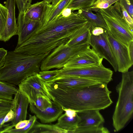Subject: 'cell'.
Instances as JSON below:
<instances>
[{
  "mask_svg": "<svg viewBox=\"0 0 133 133\" xmlns=\"http://www.w3.org/2000/svg\"><path fill=\"white\" fill-rule=\"evenodd\" d=\"M88 22L78 11L67 16L61 15L51 21L42 23L31 37L16 46L14 51L33 55L50 53L66 44L76 30Z\"/></svg>",
  "mask_w": 133,
  "mask_h": 133,
  "instance_id": "obj_1",
  "label": "cell"
},
{
  "mask_svg": "<svg viewBox=\"0 0 133 133\" xmlns=\"http://www.w3.org/2000/svg\"><path fill=\"white\" fill-rule=\"evenodd\" d=\"M52 101L63 109L77 111L104 109L113 103L110 97L111 91L106 83L98 82L86 86L66 87L50 82L45 83Z\"/></svg>",
  "mask_w": 133,
  "mask_h": 133,
  "instance_id": "obj_2",
  "label": "cell"
},
{
  "mask_svg": "<svg viewBox=\"0 0 133 133\" xmlns=\"http://www.w3.org/2000/svg\"><path fill=\"white\" fill-rule=\"evenodd\" d=\"M50 53L33 55L8 51L4 64L0 68V81L18 85L27 77L40 71L42 61Z\"/></svg>",
  "mask_w": 133,
  "mask_h": 133,
  "instance_id": "obj_3",
  "label": "cell"
},
{
  "mask_svg": "<svg viewBox=\"0 0 133 133\" xmlns=\"http://www.w3.org/2000/svg\"><path fill=\"white\" fill-rule=\"evenodd\" d=\"M116 90L118 98L112 116L113 125L118 131L123 128L133 112V71L122 73Z\"/></svg>",
  "mask_w": 133,
  "mask_h": 133,
  "instance_id": "obj_4",
  "label": "cell"
},
{
  "mask_svg": "<svg viewBox=\"0 0 133 133\" xmlns=\"http://www.w3.org/2000/svg\"><path fill=\"white\" fill-rule=\"evenodd\" d=\"M97 12L103 17L108 31L114 38L128 46L133 41V30L123 17L119 1Z\"/></svg>",
  "mask_w": 133,
  "mask_h": 133,
  "instance_id": "obj_5",
  "label": "cell"
},
{
  "mask_svg": "<svg viewBox=\"0 0 133 133\" xmlns=\"http://www.w3.org/2000/svg\"><path fill=\"white\" fill-rule=\"evenodd\" d=\"M90 46L85 45L69 47L66 44H62L54 49L43 60L40 70L46 71L54 68H62L71 58Z\"/></svg>",
  "mask_w": 133,
  "mask_h": 133,
  "instance_id": "obj_6",
  "label": "cell"
},
{
  "mask_svg": "<svg viewBox=\"0 0 133 133\" xmlns=\"http://www.w3.org/2000/svg\"><path fill=\"white\" fill-rule=\"evenodd\" d=\"M113 72L102 64L96 66L66 68L58 70L57 77L66 76H79L91 79L108 84L112 80Z\"/></svg>",
  "mask_w": 133,
  "mask_h": 133,
  "instance_id": "obj_7",
  "label": "cell"
},
{
  "mask_svg": "<svg viewBox=\"0 0 133 133\" xmlns=\"http://www.w3.org/2000/svg\"><path fill=\"white\" fill-rule=\"evenodd\" d=\"M38 73L27 77L18 85V90L27 98L29 104H34L37 99L40 97L53 100L45 83Z\"/></svg>",
  "mask_w": 133,
  "mask_h": 133,
  "instance_id": "obj_8",
  "label": "cell"
},
{
  "mask_svg": "<svg viewBox=\"0 0 133 133\" xmlns=\"http://www.w3.org/2000/svg\"><path fill=\"white\" fill-rule=\"evenodd\" d=\"M107 34L108 41L116 61L117 71L122 73L128 71L133 64L128 46L114 38L107 30Z\"/></svg>",
  "mask_w": 133,
  "mask_h": 133,
  "instance_id": "obj_9",
  "label": "cell"
},
{
  "mask_svg": "<svg viewBox=\"0 0 133 133\" xmlns=\"http://www.w3.org/2000/svg\"><path fill=\"white\" fill-rule=\"evenodd\" d=\"M103 59L89 47L72 57L63 68H76L97 66L102 64Z\"/></svg>",
  "mask_w": 133,
  "mask_h": 133,
  "instance_id": "obj_10",
  "label": "cell"
},
{
  "mask_svg": "<svg viewBox=\"0 0 133 133\" xmlns=\"http://www.w3.org/2000/svg\"><path fill=\"white\" fill-rule=\"evenodd\" d=\"M107 30L105 29L103 34L98 36L91 34L89 45L100 57L107 60L112 66L115 71L116 72L117 65L108 40Z\"/></svg>",
  "mask_w": 133,
  "mask_h": 133,
  "instance_id": "obj_11",
  "label": "cell"
},
{
  "mask_svg": "<svg viewBox=\"0 0 133 133\" xmlns=\"http://www.w3.org/2000/svg\"><path fill=\"white\" fill-rule=\"evenodd\" d=\"M98 110H90L77 112L80 121L73 133H79L84 129L97 127L103 125L104 119Z\"/></svg>",
  "mask_w": 133,
  "mask_h": 133,
  "instance_id": "obj_12",
  "label": "cell"
},
{
  "mask_svg": "<svg viewBox=\"0 0 133 133\" xmlns=\"http://www.w3.org/2000/svg\"><path fill=\"white\" fill-rule=\"evenodd\" d=\"M42 22L31 20L25 15V12L19 13L17 18L18 27L17 35L18 36L17 46L28 39L41 24Z\"/></svg>",
  "mask_w": 133,
  "mask_h": 133,
  "instance_id": "obj_13",
  "label": "cell"
},
{
  "mask_svg": "<svg viewBox=\"0 0 133 133\" xmlns=\"http://www.w3.org/2000/svg\"><path fill=\"white\" fill-rule=\"evenodd\" d=\"M14 96L11 109L14 111L15 118L11 121V125H6L4 128L5 129L13 128L19 121L26 119L29 101L18 89Z\"/></svg>",
  "mask_w": 133,
  "mask_h": 133,
  "instance_id": "obj_14",
  "label": "cell"
},
{
  "mask_svg": "<svg viewBox=\"0 0 133 133\" xmlns=\"http://www.w3.org/2000/svg\"><path fill=\"white\" fill-rule=\"evenodd\" d=\"M52 107L42 110L38 109L34 104H29L30 110L43 123L54 122L58 119L64 111L63 108L58 104L52 101Z\"/></svg>",
  "mask_w": 133,
  "mask_h": 133,
  "instance_id": "obj_15",
  "label": "cell"
},
{
  "mask_svg": "<svg viewBox=\"0 0 133 133\" xmlns=\"http://www.w3.org/2000/svg\"><path fill=\"white\" fill-rule=\"evenodd\" d=\"M5 6L8 9L6 22L0 41H8L13 36L17 35L18 27L15 15V0H6Z\"/></svg>",
  "mask_w": 133,
  "mask_h": 133,
  "instance_id": "obj_16",
  "label": "cell"
},
{
  "mask_svg": "<svg viewBox=\"0 0 133 133\" xmlns=\"http://www.w3.org/2000/svg\"><path fill=\"white\" fill-rule=\"evenodd\" d=\"M91 30V25L88 22L76 30L66 44L69 47L89 45Z\"/></svg>",
  "mask_w": 133,
  "mask_h": 133,
  "instance_id": "obj_17",
  "label": "cell"
},
{
  "mask_svg": "<svg viewBox=\"0 0 133 133\" xmlns=\"http://www.w3.org/2000/svg\"><path fill=\"white\" fill-rule=\"evenodd\" d=\"M51 82L58 85L70 87H83L100 82L89 78L73 76L57 77Z\"/></svg>",
  "mask_w": 133,
  "mask_h": 133,
  "instance_id": "obj_18",
  "label": "cell"
},
{
  "mask_svg": "<svg viewBox=\"0 0 133 133\" xmlns=\"http://www.w3.org/2000/svg\"><path fill=\"white\" fill-rule=\"evenodd\" d=\"M48 4L43 0L31 4L25 12L29 19L42 22L47 9Z\"/></svg>",
  "mask_w": 133,
  "mask_h": 133,
  "instance_id": "obj_19",
  "label": "cell"
},
{
  "mask_svg": "<svg viewBox=\"0 0 133 133\" xmlns=\"http://www.w3.org/2000/svg\"><path fill=\"white\" fill-rule=\"evenodd\" d=\"M57 120L56 124L59 128L67 130L68 133H73L80 121V118L77 114L72 117L68 116L64 114L61 115Z\"/></svg>",
  "mask_w": 133,
  "mask_h": 133,
  "instance_id": "obj_20",
  "label": "cell"
},
{
  "mask_svg": "<svg viewBox=\"0 0 133 133\" xmlns=\"http://www.w3.org/2000/svg\"><path fill=\"white\" fill-rule=\"evenodd\" d=\"M78 12L87 20L91 28L99 26L108 30V28L102 15L98 12L95 14L90 9H88L78 10Z\"/></svg>",
  "mask_w": 133,
  "mask_h": 133,
  "instance_id": "obj_21",
  "label": "cell"
},
{
  "mask_svg": "<svg viewBox=\"0 0 133 133\" xmlns=\"http://www.w3.org/2000/svg\"><path fill=\"white\" fill-rule=\"evenodd\" d=\"M71 0H61L54 8H50L48 5L47 9L42 23L51 21L61 15L66 8Z\"/></svg>",
  "mask_w": 133,
  "mask_h": 133,
  "instance_id": "obj_22",
  "label": "cell"
},
{
  "mask_svg": "<svg viewBox=\"0 0 133 133\" xmlns=\"http://www.w3.org/2000/svg\"><path fill=\"white\" fill-rule=\"evenodd\" d=\"M68 133L66 130L59 128L57 125L40 123L37 120L29 133Z\"/></svg>",
  "mask_w": 133,
  "mask_h": 133,
  "instance_id": "obj_23",
  "label": "cell"
},
{
  "mask_svg": "<svg viewBox=\"0 0 133 133\" xmlns=\"http://www.w3.org/2000/svg\"><path fill=\"white\" fill-rule=\"evenodd\" d=\"M18 90L16 85L0 81V99L12 101L13 96Z\"/></svg>",
  "mask_w": 133,
  "mask_h": 133,
  "instance_id": "obj_24",
  "label": "cell"
},
{
  "mask_svg": "<svg viewBox=\"0 0 133 133\" xmlns=\"http://www.w3.org/2000/svg\"><path fill=\"white\" fill-rule=\"evenodd\" d=\"M97 0H71L66 8L70 9L72 11L89 9L92 7Z\"/></svg>",
  "mask_w": 133,
  "mask_h": 133,
  "instance_id": "obj_25",
  "label": "cell"
},
{
  "mask_svg": "<svg viewBox=\"0 0 133 133\" xmlns=\"http://www.w3.org/2000/svg\"><path fill=\"white\" fill-rule=\"evenodd\" d=\"M36 117L35 115H29V122L24 128L20 129L11 128H3L0 131V133H29V132L35 122L36 121Z\"/></svg>",
  "mask_w": 133,
  "mask_h": 133,
  "instance_id": "obj_26",
  "label": "cell"
},
{
  "mask_svg": "<svg viewBox=\"0 0 133 133\" xmlns=\"http://www.w3.org/2000/svg\"><path fill=\"white\" fill-rule=\"evenodd\" d=\"M58 70L40 71L38 76L45 83L51 81L57 77Z\"/></svg>",
  "mask_w": 133,
  "mask_h": 133,
  "instance_id": "obj_27",
  "label": "cell"
},
{
  "mask_svg": "<svg viewBox=\"0 0 133 133\" xmlns=\"http://www.w3.org/2000/svg\"><path fill=\"white\" fill-rule=\"evenodd\" d=\"M120 0H99L89 9L97 12L99 10L106 9Z\"/></svg>",
  "mask_w": 133,
  "mask_h": 133,
  "instance_id": "obj_28",
  "label": "cell"
},
{
  "mask_svg": "<svg viewBox=\"0 0 133 133\" xmlns=\"http://www.w3.org/2000/svg\"><path fill=\"white\" fill-rule=\"evenodd\" d=\"M7 14V9L0 3V41L6 24Z\"/></svg>",
  "mask_w": 133,
  "mask_h": 133,
  "instance_id": "obj_29",
  "label": "cell"
},
{
  "mask_svg": "<svg viewBox=\"0 0 133 133\" xmlns=\"http://www.w3.org/2000/svg\"><path fill=\"white\" fill-rule=\"evenodd\" d=\"M52 101L44 97H40L37 99L34 104L38 109L42 110L48 107H52Z\"/></svg>",
  "mask_w": 133,
  "mask_h": 133,
  "instance_id": "obj_30",
  "label": "cell"
},
{
  "mask_svg": "<svg viewBox=\"0 0 133 133\" xmlns=\"http://www.w3.org/2000/svg\"><path fill=\"white\" fill-rule=\"evenodd\" d=\"M12 101L0 99V115L7 113L12 108Z\"/></svg>",
  "mask_w": 133,
  "mask_h": 133,
  "instance_id": "obj_31",
  "label": "cell"
},
{
  "mask_svg": "<svg viewBox=\"0 0 133 133\" xmlns=\"http://www.w3.org/2000/svg\"><path fill=\"white\" fill-rule=\"evenodd\" d=\"M19 13L24 12L31 4L32 0H15Z\"/></svg>",
  "mask_w": 133,
  "mask_h": 133,
  "instance_id": "obj_32",
  "label": "cell"
},
{
  "mask_svg": "<svg viewBox=\"0 0 133 133\" xmlns=\"http://www.w3.org/2000/svg\"><path fill=\"white\" fill-rule=\"evenodd\" d=\"M120 5L123 18L128 24L131 29L133 30V18L131 17L123 6L120 4Z\"/></svg>",
  "mask_w": 133,
  "mask_h": 133,
  "instance_id": "obj_33",
  "label": "cell"
},
{
  "mask_svg": "<svg viewBox=\"0 0 133 133\" xmlns=\"http://www.w3.org/2000/svg\"><path fill=\"white\" fill-rule=\"evenodd\" d=\"M119 2L127 10L131 17L133 18V3L129 0H120Z\"/></svg>",
  "mask_w": 133,
  "mask_h": 133,
  "instance_id": "obj_34",
  "label": "cell"
},
{
  "mask_svg": "<svg viewBox=\"0 0 133 133\" xmlns=\"http://www.w3.org/2000/svg\"><path fill=\"white\" fill-rule=\"evenodd\" d=\"M15 117V114L14 111L11 109L4 117L2 122V124L3 125L6 123L12 121L14 119Z\"/></svg>",
  "mask_w": 133,
  "mask_h": 133,
  "instance_id": "obj_35",
  "label": "cell"
},
{
  "mask_svg": "<svg viewBox=\"0 0 133 133\" xmlns=\"http://www.w3.org/2000/svg\"><path fill=\"white\" fill-rule=\"evenodd\" d=\"M7 52V51L4 48H0V68L4 64Z\"/></svg>",
  "mask_w": 133,
  "mask_h": 133,
  "instance_id": "obj_36",
  "label": "cell"
},
{
  "mask_svg": "<svg viewBox=\"0 0 133 133\" xmlns=\"http://www.w3.org/2000/svg\"><path fill=\"white\" fill-rule=\"evenodd\" d=\"M105 29L99 26H95L91 28V34L95 36H98L103 34Z\"/></svg>",
  "mask_w": 133,
  "mask_h": 133,
  "instance_id": "obj_37",
  "label": "cell"
},
{
  "mask_svg": "<svg viewBox=\"0 0 133 133\" xmlns=\"http://www.w3.org/2000/svg\"><path fill=\"white\" fill-rule=\"evenodd\" d=\"M29 122V120L26 119L20 121L17 123L14 126L15 129H20L25 127Z\"/></svg>",
  "mask_w": 133,
  "mask_h": 133,
  "instance_id": "obj_38",
  "label": "cell"
},
{
  "mask_svg": "<svg viewBox=\"0 0 133 133\" xmlns=\"http://www.w3.org/2000/svg\"><path fill=\"white\" fill-rule=\"evenodd\" d=\"M65 114L67 116L72 117L75 116L77 114V111L70 109L63 108Z\"/></svg>",
  "mask_w": 133,
  "mask_h": 133,
  "instance_id": "obj_39",
  "label": "cell"
},
{
  "mask_svg": "<svg viewBox=\"0 0 133 133\" xmlns=\"http://www.w3.org/2000/svg\"><path fill=\"white\" fill-rule=\"evenodd\" d=\"M128 48L131 59L133 61V41L130 43L128 46Z\"/></svg>",
  "mask_w": 133,
  "mask_h": 133,
  "instance_id": "obj_40",
  "label": "cell"
},
{
  "mask_svg": "<svg viewBox=\"0 0 133 133\" xmlns=\"http://www.w3.org/2000/svg\"><path fill=\"white\" fill-rule=\"evenodd\" d=\"M61 0H53L51 4H49L48 7L49 8H51L55 7Z\"/></svg>",
  "mask_w": 133,
  "mask_h": 133,
  "instance_id": "obj_41",
  "label": "cell"
},
{
  "mask_svg": "<svg viewBox=\"0 0 133 133\" xmlns=\"http://www.w3.org/2000/svg\"><path fill=\"white\" fill-rule=\"evenodd\" d=\"M7 113H5L0 115V132L4 126V124L3 125L2 124V123L4 117Z\"/></svg>",
  "mask_w": 133,
  "mask_h": 133,
  "instance_id": "obj_42",
  "label": "cell"
},
{
  "mask_svg": "<svg viewBox=\"0 0 133 133\" xmlns=\"http://www.w3.org/2000/svg\"><path fill=\"white\" fill-rule=\"evenodd\" d=\"M44 1L47 4H50L52 2L53 0H44Z\"/></svg>",
  "mask_w": 133,
  "mask_h": 133,
  "instance_id": "obj_43",
  "label": "cell"
},
{
  "mask_svg": "<svg viewBox=\"0 0 133 133\" xmlns=\"http://www.w3.org/2000/svg\"><path fill=\"white\" fill-rule=\"evenodd\" d=\"M99 0H97V1H96V2H97V1H99Z\"/></svg>",
  "mask_w": 133,
  "mask_h": 133,
  "instance_id": "obj_44",
  "label": "cell"
}]
</instances>
